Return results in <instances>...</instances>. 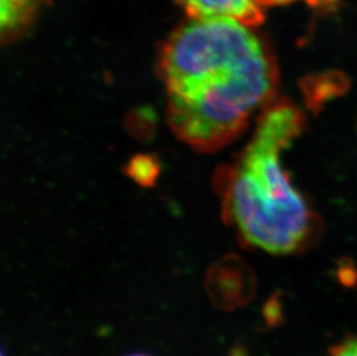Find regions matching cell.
I'll return each instance as SVG.
<instances>
[{"label": "cell", "mask_w": 357, "mask_h": 356, "mask_svg": "<svg viewBox=\"0 0 357 356\" xmlns=\"http://www.w3.org/2000/svg\"><path fill=\"white\" fill-rule=\"evenodd\" d=\"M168 121L202 151L222 147L277 93V61L249 26L230 17H192L162 50Z\"/></svg>", "instance_id": "6da1fadb"}, {"label": "cell", "mask_w": 357, "mask_h": 356, "mask_svg": "<svg viewBox=\"0 0 357 356\" xmlns=\"http://www.w3.org/2000/svg\"><path fill=\"white\" fill-rule=\"evenodd\" d=\"M283 149V144L256 130L223 178V206L243 244L273 255H298L319 241L323 229L282 168Z\"/></svg>", "instance_id": "7a4b0ae2"}, {"label": "cell", "mask_w": 357, "mask_h": 356, "mask_svg": "<svg viewBox=\"0 0 357 356\" xmlns=\"http://www.w3.org/2000/svg\"><path fill=\"white\" fill-rule=\"evenodd\" d=\"M191 17H230L249 26H259L265 19L256 0H179Z\"/></svg>", "instance_id": "3957f363"}, {"label": "cell", "mask_w": 357, "mask_h": 356, "mask_svg": "<svg viewBox=\"0 0 357 356\" xmlns=\"http://www.w3.org/2000/svg\"><path fill=\"white\" fill-rule=\"evenodd\" d=\"M351 81L340 71L310 74L300 81L304 102L314 114L323 110L324 105L347 93Z\"/></svg>", "instance_id": "277c9868"}, {"label": "cell", "mask_w": 357, "mask_h": 356, "mask_svg": "<svg viewBox=\"0 0 357 356\" xmlns=\"http://www.w3.org/2000/svg\"><path fill=\"white\" fill-rule=\"evenodd\" d=\"M50 0H0V31L3 40L24 33Z\"/></svg>", "instance_id": "5b68a950"}, {"label": "cell", "mask_w": 357, "mask_h": 356, "mask_svg": "<svg viewBox=\"0 0 357 356\" xmlns=\"http://www.w3.org/2000/svg\"><path fill=\"white\" fill-rule=\"evenodd\" d=\"M327 356H357V336H349L331 348Z\"/></svg>", "instance_id": "8992f818"}, {"label": "cell", "mask_w": 357, "mask_h": 356, "mask_svg": "<svg viewBox=\"0 0 357 356\" xmlns=\"http://www.w3.org/2000/svg\"><path fill=\"white\" fill-rule=\"evenodd\" d=\"M259 5L265 6H277V5H286V3H293L296 0H256Z\"/></svg>", "instance_id": "52a82bcc"}, {"label": "cell", "mask_w": 357, "mask_h": 356, "mask_svg": "<svg viewBox=\"0 0 357 356\" xmlns=\"http://www.w3.org/2000/svg\"><path fill=\"white\" fill-rule=\"evenodd\" d=\"M229 356H248V354H246V350L244 347L235 346L230 352Z\"/></svg>", "instance_id": "ba28073f"}, {"label": "cell", "mask_w": 357, "mask_h": 356, "mask_svg": "<svg viewBox=\"0 0 357 356\" xmlns=\"http://www.w3.org/2000/svg\"><path fill=\"white\" fill-rule=\"evenodd\" d=\"M128 356H149V355H147V354H131V355H128Z\"/></svg>", "instance_id": "9c48e42d"}]
</instances>
